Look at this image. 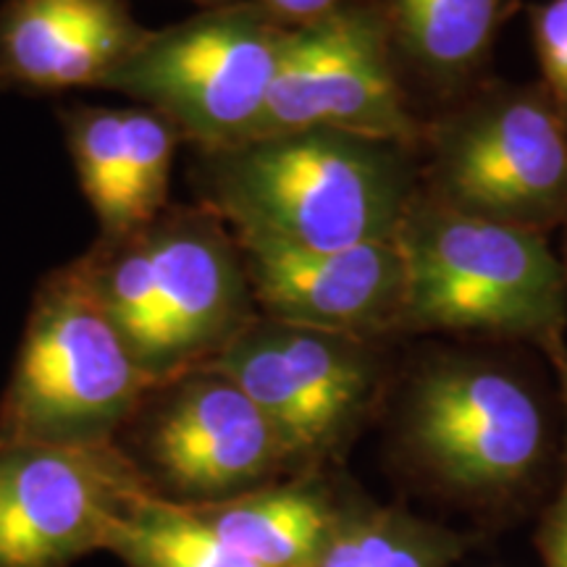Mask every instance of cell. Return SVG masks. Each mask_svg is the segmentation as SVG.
Instances as JSON below:
<instances>
[{"mask_svg": "<svg viewBox=\"0 0 567 567\" xmlns=\"http://www.w3.org/2000/svg\"><path fill=\"white\" fill-rule=\"evenodd\" d=\"M105 549L130 567H266L224 544L193 507L151 488L118 517Z\"/></svg>", "mask_w": 567, "mask_h": 567, "instance_id": "obj_16", "label": "cell"}, {"mask_svg": "<svg viewBox=\"0 0 567 567\" xmlns=\"http://www.w3.org/2000/svg\"><path fill=\"white\" fill-rule=\"evenodd\" d=\"M284 32L255 0L203 9L147 32L101 90L158 113L193 151L237 145L264 116Z\"/></svg>", "mask_w": 567, "mask_h": 567, "instance_id": "obj_5", "label": "cell"}, {"mask_svg": "<svg viewBox=\"0 0 567 567\" xmlns=\"http://www.w3.org/2000/svg\"><path fill=\"white\" fill-rule=\"evenodd\" d=\"M337 130L417 147L425 126L408 105L386 24L371 0H344L284 32L281 59L252 137Z\"/></svg>", "mask_w": 567, "mask_h": 567, "instance_id": "obj_7", "label": "cell"}, {"mask_svg": "<svg viewBox=\"0 0 567 567\" xmlns=\"http://www.w3.org/2000/svg\"><path fill=\"white\" fill-rule=\"evenodd\" d=\"M147 32L124 0H6L0 90H101Z\"/></svg>", "mask_w": 567, "mask_h": 567, "instance_id": "obj_13", "label": "cell"}, {"mask_svg": "<svg viewBox=\"0 0 567 567\" xmlns=\"http://www.w3.org/2000/svg\"><path fill=\"white\" fill-rule=\"evenodd\" d=\"M417 147L337 130L195 151L193 182L243 243L339 250L394 239L421 189Z\"/></svg>", "mask_w": 567, "mask_h": 567, "instance_id": "obj_1", "label": "cell"}, {"mask_svg": "<svg viewBox=\"0 0 567 567\" xmlns=\"http://www.w3.org/2000/svg\"><path fill=\"white\" fill-rule=\"evenodd\" d=\"M255 3H258L274 21H279L281 27L292 30V27L308 24V21L326 17V13L334 11L337 6H342L344 0H255Z\"/></svg>", "mask_w": 567, "mask_h": 567, "instance_id": "obj_21", "label": "cell"}, {"mask_svg": "<svg viewBox=\"0 0 567 567\" xmlns=\"http://www.w3.org/2000/svg\"><path fill=\"white\" fill-rule=\"evenodd\" d=\"M142 492L118 444L0 446V567H66L105 549Z\"/></svg>", "mask_w": 567, "mask_h": 567, "instance_id": "obj_11", "label": "cell"}, {"mask_svg": "<svg viewBox=\"0 0 567 567\" xmlns=\"http://www.w3.org/2000/svg\"><path fill=\"white\" fill-rule=\"evenodd\" d=\"M126 158L116 213L101 237L140 231L168 208L172 168L179 147V132L147 109H124Z\"/></svg>", "mask_w": 567, "mask_h": 567, "instance_id": "obj_17", "label": "cell"}, {"mask_svg": "<svg viewBox=\"0 0 567 567\" xmlns=\"http://www.w3.org/2000/svg\"><path fill=\"white\" fill-rule=\"evenodd\" d=\"M563 118H565V126H567V105H563Z\"/></svg>", "mask_w": 567, "mask_h": 567, "instance_id": "obj_26", "label": "cell"}, {"mask_svg": "<svg viewBox=\"0 0 567 567\" xmlns=\"http://www.w3.org/2000/svg\"><path fill=\"white\" fill-rule=\"evenodd\" d=\"M124 434L147 488L179 505L231 499L292 465L266 415L213 365L147 389Z\"/></svg>", "mask_w": 567, "mask_h": 567, "instance_id": "obj_6", "label": "cell"}, {"mask_svg": "<svg viewBox=\"0 0 567 567\" xmlns=\"http://www.w3.org/2000/svg\"><path fill=\"white\" fill-rule=\"evenodd\" d=\"M538 347L547 352L549 363H551V368H555L559 396H563V408H565V421H567V339H565V334H555V337L544 339Z\"/></svg>", "mask_w": 567, "mask_h": 567, "instance_id": "obj_22", "label": "cell"}, {"mask_svg": "<svg viewBox=\"0 0 567 567\" xmlns=\"http://www.w3.org/2000/svg\"><path fill=\"white\" fill-rule=\"evenodd\" d=\"M405 439L444 484L499 494L534 476L547 446V421L530 386L507 368L446 360L413 381Z\"/></svg>", "mask_w": 567, "mask_h": 567, "instance_id": "obj_8", "label": "cell"}, {"mask_svg": "<svg viewBox=\"0 0 567 567\" xmlns=\"http://www.w3.org/2000/svg\"><path fill=\"white\" fill-rule=\"evenodd\" d=\"M384 19L402 74L439 95H463L492 61L520 0H371Z\"/></svg>", "mask_w": 567, "mask_h": 567, "instance_id": "obj_14", "label": "cell"}, {"mask_svg": "<svg viewBox=\"0 0 567 567\" xmlns=\"http://www.w3.org/2000/svg\"><path fill=\"white\" fill-rule=\"evenodd\" d=\"M63 134L76 179L90 208L95 210L101 231L113 221L122 187L126 158V124L124 109H101V105H74L61 113Z\"/></svg>", "mask_w": 567, "mask_h": 567, "instance_id": "obj_18", "label": "cell"}, {"mask_svg": "<svg viewBox=\"0 0 567 567\" xmlns=\"http://www.w3.org/2000/svg\"><path fill=\"white\" fill-rule=\"evenodd\" d=\"M528 13L542 84L563 111L567 105V0H542Z\"/></svg>", "mask_w": 567, "mask_h": 567, "instance_id": "obj_20", "label": "cell"}, {"mask_svg": "<svg viewBox=\"0 0 567 567\" xmlns=\"http://www.w3.org/2000/svg\"><path fill=\"white\" fill-rule=\"evenodd\" d=\"M439 547L444 544L410 523L365 520V567H436Z\"/></svg>", "mask_w": 567, "mask_h": 567, "instance_id": "obj_19", "label": "cell"}, {"mask_svg": "<svg viewBox=\"0 0 567 567\" xmlns=\"http://www.w3.org/2000/svg\"><path fill=\"white\" fill-rule=\"evenodd\" d=\"M549 523H551V526H557L567 536V488H565V494L559 496V502L555 505V509H551Z\"/></svg>", "mask_w": 567, "mask_h": 567, "instance_id": "obj_23", "label": "cell"}, {"mask_svg": "<svg viewBox=\"0 0 567 567\" xmlns=\"http://www.w3.org/2000/svg\"><path fill=\"white\" fill-rule=\"evenodd\" d=\"M563 268H565V276H567V218H565V245H563Z\"/></svg>", "mask_w": 567, "mask_h": 567, "instance_id": "obj_25", "label": "cell"}, {"mask_svg": "<svg viewBox=\"0 0 567 567\" xmlns=\"http://www.w3.org/2000/svg\"><path fill=\"white\" fill-rule=\"evenodd\" d=\"M193 3L200 6V9H218V6L234 3V0H193Z\"/></svg>", "mask_w": 567, "mask_h": 567, "instance_id": "obj_24", "label": "cell"}, {"mask_svg": "<svg viewBox=\"0 0 567 567\" xmlns=\"http://www.w3.org/2000/svg\"><path fill=\"white\" fill-rule=\"evenodd\" d=\"M239 555L266 567H313L337 528L329 499L310 486H260L213 505H187Z\"/></svg>", "mask_w": 567, "mask_h": 567, "instance_id": "obj_15", "label": "cell"}, {"mask_svg": "<svg viewBox=\"0 0 567 567\" xmlns=\"http://www.w3.org/2000/svg\"><path fill=\"white\" fill-rule=\"evenodd\" d=\"M237 243L258 316L365 342L400 331L405 260L396 239L339 250Z\"/></svg>", "mask_w": 567, "mask_h": 567, "instance_id": "obj_12", "label": "cell"}, {"mask_svg": "<svg viewBox=\"0 0 567 567\" xmlns=\"http://www.w3.org/2000/svg\"><path fill=\"white\" fill-rule=\"evenodd\" d=\"M394 239L405 260L400 331L536 344L565 334L567 276L547 234L467 216L417 189Z\"/></svg>", "mask_w": 567, "mask_h": 567, "instance_id": "obj_2", "label": "cell"}, {"mask_svg": "<svg viewBox=\"0 0 567 567\" xmlns=\"http://www.w3.org/2000/svg\"><path fill=\"white\" fill-rule=\"evenodd\" d=\"M421 189L446 208L549 234L567 218V126L544 84H492L423 130Z\"/></svg>", "mask_w": 567, "mask_h": 567, "instance_id": "obj_4", "label": "cell"}, {"mask_svg": "<svg viewBox=\"0 0 567 567\" xmlns=\"http://www.w3.org/2000/svg\"><path fill=\"white\" fill-rule=\"evenodd\" d=\"M147 229L153 321L140 368L151 386L208 365L258 318L243 247L205 205H168Z\"/></svg>", "mask_w": 567, "mask_h": 567, "instance_id": "obj_10", "label": "cell"}, {"mask_svg": "<svg viewBox=\"0 0 567 567\" xmlns=\"http://www.w3.org/2000/svg\"><path fill=\"white\" fill-rule=\"evenodd\" d=\"M208 365L250 396L292 465L334 450L375 384L373 342L264 316Z\"/></svg>", "mask_w": 567, "mask_h": 567, "instance_id": "obj_9", "label": "cell"}, {"mask_svg": "<svg viewBox=\"0 0 567 567\" xmlns=\"http://www.w3.org/2000/svg\"><path fill=\"white\" fill-rule=\"evenodd\" d=\"M151 389L74 264L40 284L0 400V446L116 444Z\"/></svg>", "mask_w": 567, "mask_h": 567, "instance_id": "obj_3", "label": "cell"}]
</instances>
